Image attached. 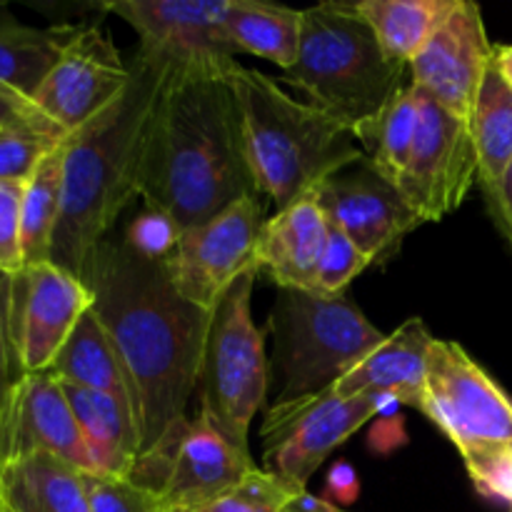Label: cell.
I'll use <instances>...</instances> for the list:
<instances>
[{
    "label": "cell",
    "instance_id": "cell-1",
    "mask_svg": "<svg viewBox=\"0 0 512 512\" xmlns=\"http://www.w3.org/2000/svg\"><path fill=\"white\" fill-rule=\"evenodd\" d=\"M83 283L123 365L145 453L188 418L213 310L188 303L165 263L143 258L123 240H103Z\"/></svg>",
    "mask_w": 512,
    "mask_h": 512
},
{
    "label": "cell",
    "instance_id": "cell-2",
    "mask_svg": "<svg viewBox=\"0 0 512 512\" xmlns=\"http://www.w3.org/2000/svg\"><path fill=\"white\" fill-rule=\"evenodd\" d=\"M230 73L168 75L153 110L140 200L170 213L183 228L258 193Z\"/></svg>",
    "mask_w": 512,
    "mask_h": 512
},
{
    "label": "cell",
    "instance_id": "cell-3",
    "mask_svg": "<svg viewBox=\"0 0 512 512\" xmlns=\"http://www.w3.org/2000/svg\"><path fill=\"white\" fill-rule=\"evenodd\" d=\"M130 70L128 88L65 143L63 208L50 263L78 280L120 213L140 198L145 140L170 73L140 55L130 60Z\"/></svg>",
    "mask_w": 512,
    "mask_h": 512
},
{
    "label": "cell",
    "instance_id": "cell-4",
    "mask_svg": "<svg viewBox=\"0 0 512 512\" xmlns=\"http://www.w3.org/2000/svg\"><path fill=\"white\" fill-rule=\"evenodd\" d=\"M230 85L255 188L278 210L308 198L330 175L365 160V150L345 125L288 95L270 75L238 63Z\"/></svg>",
    "mask_w": 512,
    "mask_h": 512
},
{
    "label": "cell",
    "instance_id": "cell-5",
    "mask_svg": "<svg viewBox=\"0 0 512 512\" xmlns=\"http://www.w3.org/2000/svg\"><path fill=\"white\" fill-rule=\"evenodd\" d=\"M405 73L408 65L385 53L355 0H333L303 10L298 60L280 80L345 125L363 148L380 115L408 85Z\"/></svg>",
    "mask_w": 512,
    "mask_h": 512
},
{
    "label": "cell",
    "instance_id": "cell-6",
    "mask_svg": "<svg viewBox=\"0 0 512 512\" xmlns=\"http://www.w3.org/2000/svg\"><path fill=\"white\" fill-rule=\"evenodd\" d=\"M270 330L283 378L275 405L325 393L388 338L345 293L323 290H280Z\"/></svg>",
    "mask_w": 512,
    "mask_h": 512
},
{
    "label": "cell",
    "instance_id": "cell-7",
    "mask_svg": "<svg viewBox=\"0 0 512 512\" xmlns=\"http://www.w3.org/2000/svg\"><path fill=\"white\" fill-rule=\"evenodd\" d=\"M255 278L258 270L240 275L213 308L198 380V413L243 453L270 383L265 333L253 320Z\"/></svg>",
    "mask_w": 512,
    "mask_h": 512
},
{
    "label": "cell",
    "instance_id": "cell-8",
    "mask_svg": "<svg viewBox=\"0 0 512 512\" xmlns=\"http://www.w3.org/2000/svg\"><path fill=\"white\" fill-rule=\"evenodd\" d=\"M420 413L455 445L465 470L512 453L510 395L453 340L435 338L430 348Z\"/></svg>",
    "mask_w": 512,
    "mask_h": 512
},
{
    "label": "cell",
    "instance_id": "cell-9",
    "mask_svg": "<svg viewBox=\"0 0 512 512\" xmlns=\"http://www.w3.org/2000/svg\"><path fill=\"white\" fill-rule=\"evenodd\" d=\"M255 468L253 455L235 448L198 413L145 450L130 480L158 495L168 512H188L238 488Z\"/></svg>",
    "mask_w": 512,
    "mask_h": 512
},
{
    "label": "cell",
    "instance_id": "cell-10",
    "mask_svg": "<svg viewBox=\"0 0 512 512\" xmlns=\"http://www.w3.org/2000/svg\"><path fill=\"white\" fill-rule=\"evenodd\" d=\"M228 0H113L105 10L138 35V53L170 75H228L238 65L225 30Z\"/></svg>",
    "mask_w": 512,
    "mask_h": 512
},
{
    "label": "cell",
    "instance_id": "cell-11",
    "mask_svg": "<svg viewBox=\"0 0 512 512\" xmlns=\"http://www.w3.org/2000/svg\"><path fill=\"white\" fill-rule=\"evenodd\" d=\"M393 403H400L393 395L338 398L333 390H325L313 398L273 405L260 430L263 470L308 490L310 478L328 455Z\"/></svg>",
    "mask_w": 512,
    "mask_h": 512
},
{
    "label": "cell",
    "instance_id": "cell-12",
    "mask_svg": "<svg viewBox=\"0 0 512 512\" xmlns=\"http://www.w3.org/2000/svg\"><path fill=\"white\" fill-rule=\"evenodd\" d=\"M263 225V195L253 193L205 223L185 228L175 253L165 260L170 283L188 303L213 310L240 275L258 270Z\"/></svg>",
    "mask_w": 512,
    "mask_h": 512
},
{
    "label": "cell",
    "instance_id": "cell-13",
    "mask_svg": "<svg viewBox=\"0 0 512 512\" xmlns=\"http://www.w3.org/2000/svg\"><path fill=\"white\" fill-rule=\"evenodd\" d=\"M478 183V153L463 118L423 93V115L413 155L398 188L425 223L458 210Z\"/></svg>",
    "mask_w": 512,
    "mask_h": 512
},
{
    "label": "cell",
    "instance_id": "cell-14",
    "mask_svg": "<svg viewBox=\"0 0 512 512\" xmlns=\"http://www.w3.org/2000/svg\"><path fill=\"white\" fill-rule=\"evenodd\" d=\"M313 198L328 223L343 230L370 263L398 253L403 240L425 223L398 185L378 173L368 158L330 175Z\"/></svg>",
    "mask_w": 512,
    "mask_h": 512
},
{
    "label": "cell",
    "instance_id": "cell-15",
    "mask_svg": "<svg viewBox=\"0 0 512 512\" xmlns=\"http://www.w3.org/2000/svg\"><path fill=\"white\" fill-rule=\"evenodd\" d=\"M130 78V63H125L103 25H78L33 95V105L65 133H75L108 108L128 88Z\"/></svg>",
    "mask_w": 512,
    "mask_h": 512
},
{
    "label": "cell",
    "instance_id": "cell-16",
    "mask_svg": "<svg viewBox=\"0 0 512 512\" xmlns=\"http://www.w3.org/2000/svg\"><path fill=\"white\" fill-rule=\"evenodd\" d=\"M93 308L83 280L53 263L30 265L10 278V330L25 373H43Z\"/></svg>",
    "mask_w": 512,
    "mask_h": 512
},
{
    "label": "cell",
    "instance_id": "cell-17",
    "mask_svg": "<svg viewBox=\"0 0 512 512\" xmlns=\"http://www.w3.org/2000/svg\"><path fill=\"white\" fill-rule=\"evenodd\" d=\"M495 60V45L485 30L483 10L470 0L455 8L410 63V83L453 115L470 123L485 73Z\"/></svg>",
    "mask_w": 512,
    "mask_h": 512
},
{
    "label": "cell",
    "instance_id": "cell-18",
    "mask_svg": "<svg viewBox=\"0 0 512 512\" xmlns=\"http://www.w3.org/2000/svg\"><path fill=\"white\" fill-rule=\"evenodd\" d=\"M35 453L60 458L80 473H93L68 395L45 370L25 375L0 408V468Z\"/></svg>",
    "mask_w": 512,
    "mask_h": 512
},
{
    "label": "cell",
    "instance_id": "cell-19",
    "mask_svg": "<svg viewBox=\"0 0 512 512\" xmlns=\"http://www.w3.org/2000/svg\"><path fill=\"white\" fill-rule=\"evenodd\" d=\"M328 228L313 195L278 210L260 230L258 270L280 290H318Z\"/></svg>",
    "mask_w": 512,
    "mask_h": 512
},
{
    "label": "cell",
    "instance_id": "cell-20",
    "mask_svg": "<svg viewBox=\"0 0 512 512\" xmlns=\"http://www.w3.org/2000/svg\"><path fill=\"white\" fill-rule=\"evenodd\" d=\"M435 338L420 318H410L390 333L358 368L333 385L338 398L393 395L403 405L420 410L428 380V355Z\"/></svg>",
    "mask_w": 512,
    "mask_h": 512
},
{
    "label": "cell",
    "instance_id": "cell-21",
    "mask_svg": "<svg viewBox=\"0 0 512 512\" xmlns=\"http://www.w3.org/2000/svg\"><path fill=\"white\" fill-rule=\"evenodd\" d=\"M63 390L83 433L93 473L130 478L143 455V443L130 403L78 385H63Z\"/></svg>",
    "mask_w": 512,
    "mask_h": 512
},
{
    "label": "cell",
    "instance_id": "cell-22",
    "mask_svg": "<svg viewBox=\"0 0 512 512\" xmlns=\"http://www.w3.org/2000/svg\"><path fill=\"white\" fill-rule=\"evenodd\" d=\"M0 490L8 512H93L85 473L45 453L3 465Z\"/></svg>",
    "mask_w": 512,
    "mask_h": 512
},
{
    "label": "cell",
    "instance_id": "cell-23",
    "mask_svg": "<svg viewBox=\"0 0 512 512\" xmlns=\"http://www.w3.org/2000/svg\"><path fill=\"white\" fill-rule=\"evenodd\" d=\"M225 30L238 53L258 55L278 68L290 70L303 40V10L263 0H228Z\"/></svg>",
    "mask_w": 512,
    "mask_h": 512
},
{
    "label": "cell",
    "instance_id": "cell-24",
    "mask_svg": "<svg viewBox=\"0 0 512 512\" xmlns=\"http://www.w3.org/2000/svg\"><path fill=\"white\" fill-rule=\"evenodd\" d=\"M75 28L78 25L65 23L35 28L0 8V83L33 100L73 38Z\"/></svg>",
    "mask_w": 512,
    "mask_h": 512
},
{
    "label": "cell",
    "instance_id": "cell-25",
    "mask_svg": "<svg viewBox=\"0 0 512 512\" xmlns=\"http://www.w3.org/2000/svg\"><path fill=\"white\" fill-rule=\"evenodd\" d=\"M45 373L53 375L63 385L98 390V393L115 395V398L130 403L123 365H120L118 353H115L113 343H110L108 333L100 325L93 308L80 318V323L75 325V330Z\"/></svg>",
    "mask_w": 512,
    "mask_h": 512
},
{
    "label": "cell",
    "instance_id": "cell-26",
    "mask_svg": "<svg viewBox=\"0 0 512 512\" xmlns=\"http://www.w3.org/2000/svg\"><path fill=\"white\" fill-rule=\"evenodd\" d=\"M468 125L478 153V183L490 193L512 165V88L495 60L480 85Z\"/></svg>",
    "mask_w": 512,
    "mask_h": 512
},
{
    "label": "cell",
    "instance_id": "cell-27",
    "mask_svg": "<svg viewBox=\"0 0 512 512\" xmlns=\"http://www.w3.org/2000/svg\"><path fill=\"white\" fill-rule=\"evenodd\" d=\"M385 53L408 65L445 23L455 0H355Z\"/></svg>",
    "mask_w": 512,
    "mask_h": 512
},
{
    "label": "cell",
    "instance_id": "cell-28",
    "mask_svg": "<svg viewBox=\"0 0 512 512\" xmlns=\"http://www.w3.org/2000/svg\"><path fill=\"white\" fill-rule=\"evenodd\" d=\"M68 143V140H65ZM65 143L48 155L23 188L20 205V248L23 268L50 263L60 208H63Z\"/></svg>",
    "mask_w": 512,
    "mask_h": 512
},
{
    "label": "cell",
    "instance_id": "cell-29",
    "mask_svg": "<svg viewBox=\"0 0 512 512\" xmlns=\"http://www.w3.org/2000/svg\"><path fill=\"white\" fill-rule=\"evenodd\" d=\"M420 115H423V90L408 83L395 95L393 103L385 108L368 138L363 140L368 163L385 178L393 180L395 185H398L400 175L405 173L410 155H413L415 138H418L420 130Z\"/></svg>",
    "mask_w": 512,
    "mask_h": 512
},
{
    "label": "cell",
    "instance_id": "cell-30",
    "mask_svg": "<svg viewBox=\"0 0 512 512\" xmlns=\"http://www.w3.org/2000/svg\"><path fill=\"white\" fill-rule=\"evenodd\" d=\"M68 135L38 108L15 118L0 128V180L28 183L40 163L58 150Z\"/></svg>",
    "mask_w": 512,
    "mask_h": 512
},
{
    "label": "cell",
    "instance_id": "cell-31",
    "mask_svg": "<svg viewBox=\"0 0 512 512\" xmlns=\"http://www.w3.org/2000/svg\"><path fill=\"white\" fill-rule=\"evenodd\" d=\"M303 493L300 488L290 485L288 480L268 473L263 468H255L238 488L220 495L213 503L203 505L188 512H283L285 505Z\"/></svg>",
    "mask_w": 512,
    "mask_h": 512
},
{
    "label": "cell",
    "instance_id": "cell-32",
    "mask_svg": "<svg viewBox=\"0 0 512 512\" xmlns=\"http://www.w3.org/2000/svg\"><path fill=\"white\" fill-rule=\"evenodd\" d=\"M183 230V225L170 213L153 208V205H143V210L125 228L123 243L143 258L165 263L178 248Z\"/></svg>",
    "mask_w": 512,
    "mask_h": 512
},
{
    "label": "cell",
    "instance_id": "cell-33",
    "mask_svg": "<svg viewBox=\"0 0 512 512\" xmlns=\"http://www.w3.org/2000/svg\"><path fill=\"white\" fill-rule=\"evenodd\" d=\"M85 490L93 512H168L158 495L130 478L85 473Z\"/></svg>",
    "mask_w": 512,
    "mask_h": 512
},
{
    "label": "cell",
    "instance_id": "cell-34",
    "mask_svg": "<svg viewBox=\"0 0 512 512\" xmlns=\"http://www.w3.org/2000/svg\"><path fill=\"white\" fill-rule=\"evenodd\" d=\"M370 263L363 253L353 245V240L343 233L340 228H335L330 223L328 228V245H325L323 263H320V275H318V290L330 295L345 293V288L350 285V280L358 278Z\"/></svg>",
    "mask_w": 512,
    "mask_h": 512
},
{
    "label": "cell",
    "instance_id": "cell-35",
    "mask_svg": "<svg viewBox=\"0 0 512 512\" xmlns=\"http://www.w3.org/2000/svg\"><path fill=\"white\" fill-rule=\"evenodd\" d=\"M25 183L0 180V273L23 270V248H20V205H23Z\"/></svg>",
    "mask_w": 512,
    "mask_h": 512
},
{
    "label": "cell",
    "instance_id": "cell-36",
    "mask_svg": "<svg viewBox=\"0 0 512 512\" xmlns=\"http://www.w3.org/2000/svg\"><path fill=\"white\" fill-rule=\"evenodd\" d=\"M10 278L13 273H0V408L8 403L13 390L25 378L10 330Z\"/></svg>",
    "mask_w": 512,
    "mask_h": 512
},
{
    "label": "cell",
    "instance_id": "cell-37",
    "mask_svg": "<svg viewBox=\"0 0 512 512\" xmlns=\"http://www.w3.org/2000/svg\"><path fill=\"white\" fill-rule=\"evenodd\" d=\"M468 475L480 495L512 505V453L488 460L468 470Z\"/></svg>",
    "mask_w": 512,
    "mask_h": 512
},
{
    "label": "cell",
    "instance_id": "cell-38",
    "mask_svg": "<svg viewBox=\"0 0 512 512\" xmlns=\"http://www.w3.org/2000/svg\"><path fill=\"white\" fill-rule=\"evenodd\" d=\"M485 198H488L490 213H493L500 233L505 235V240H508L512 248V165L508 173H505L503 183L495 190H490V193H485Z\"/></svg>",
    "mask_w": 512,
    "mask_h": 512
},
{
    "label": "cell",
    "instance_id": "cell-39",
    "mask_svg": "<svg viewBox=\"0 0 512 512\" xmlns=\"http://www.w3.org/2000/svg\"><path fill=\"white\" fill-rule=\"evenodd\" d=\"M328 490L330 495L335 498V505L338 503H353L360 493V483L358 475L350 465H335L333 473H330L328 480Z\"/></svg>",
    "mask_w": 512,
    "mask_h": 512
},
{
    "label": "cell",
    "instance_id": "cell-40",
    "mask_svg": "<svg viewBox=\"0 0 512 512\" xmlns=\"http://www.w3.org/2000/svg\"><path fill=\"white\" fill-rule=\"evenodd\" d=\"M35 105L33 100L25 98V95H20L18 90L8 88V85L0 83V128H5L8 123H13L15 118H20V115L30 113Z\"/></svg>",
    "mask_w": 512,
    "mask_h": 512
},
{
    "label": "cell",
    "instance_id": "cell-41",
    "mask_svg": "<svg viewBox=\"0 0 512 512\" xmlns=\"http://www.w3.org/2000/svg\"><path fill=\"white\" fill-rule=\"evenodd\" d=\"M283 512H350V510L340 508V505L330 503V500L315 498V495H310L308 490H303V493H298L288 505H285Z\"/></svg>",
    "mask_w": 512,
    "mask_h": 512
},
{
    "label": "cell",
    "instance_id": "cell-42",
    "mask_svg": "<svg viewBox=\"0 0 512 512\" xmlns=\"http://www.w3.org/2000/svg\"><path fill=\"white\" fill-rule=\"evenodd\" d=\"M495 65H498V70L503 73V78L508 80L512 88V45H500V48H495Z\"/></svg>",
    "mask_w": 512,
    "mask_h": 512
},
{
    "label": "cell",
    "instance_id": "cell-43",
    "mask_svg": "<svg viewBox=\"0 0 512 512\" xmlns=\"http://www.w3.org/2000/svg\"><path fill=\"white\" fill-rule=\"evenodd\" d=\"M0 512H8V510H5V503H3V490H0Z\"/></svg>",
    "mask_w": 512,
    "mask_h": 512
}]
</instances>
